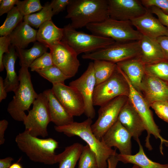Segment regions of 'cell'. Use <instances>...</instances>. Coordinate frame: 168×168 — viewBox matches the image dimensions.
Wrapping results in <instances>:
<instances>
[{
	"instance_id": "1",
	"label": "cell",
	"mask_w": 168,
	"mask_h": 168,
	"mask_svg": "<svg viewBox=\"0 0 168 168\" xmlns=\"http://www.w3.org/2000/svg\"><path fill=\"white\" fill-rule=\"evenodd\" d=\"M67 11L65 18L71 20L70 25L75 29L109 18L108 0H71Z\"/></svg>"
},
{
	"instance_id": "2",
	"label": "cell",
	"mask_w": 168,
	"mask_h": 168,
	"mask_svg": "<svg viewBox=\"0 0 168 168\" xmlns=\"http://www.w3.org/2000/svg\"><path fill=\"white\" fill-rule=\"evenodd\" d=\"M92 123V119L87 118L81 122H73L62 126H55L54 128L57 132L63 133L68 137L77 136L81 138L96 154L97 167L107 168L108 159L117 153L116 150L108 147L102 141L96 138L91 130Z\"/></svg>"
},
{
	"instance_id": "3",
	"label": "cell",
	"mask_w": 168,
	"mask_h": 168,
	"mask_svg": "<svg viewBox=\"0 0 168 168\" xmlns=\"http://www.w3.org/2000/svg\"><path fill=\"white\" fill-rule=\"evenodd\" d=\"M15 140L19 149L31 161L48 165L57 163L55 150L58 142L54 139L34 137L25 130L16 136Z\"/></svg>"
},
{
	"instance_id": "4",
	"label": "cell",
	"mask_w": 168,
	"mask_h": 168,
	"mask_svg": "<svg viewBox=\"0 0 168 168\" xmlns=\"http://www.w3.org/2000/svg\"><path fill=\"white\" fill-rule=\"evenodd\" d=\"M19 85L8 104L7 111L15 120L23 122L31 104L38 96L35 91L28 68L21 66L19 71Z\"/></svg>"
},
{
	"instance_id": "5",
	"label": "cell",
	"mask_w": 168,
	"mask_h": 168,
	"mask_svg": "<svg viewBox=\"0 0 168 168\" xmlns=\"http://www.w3.org/2000/svg\"><path fill=\"white\" fill-rule=\"evenodd\" d=\"M133 26L130 21L109 18L101 22L88 24L86 27L92 34L110 38L116 42L125 43L139 40L142 37Z\"/></svg>"
},
{
	"instance_id": "6",
	"label": "cell",
	"mask_w": 168,
	"mask_h": 168,
	"mask_svg": "<svg viewBox=\"0 0 168 168\" xmlns=\"http://www.w3.org/2000/svg\"><path fill=\"white\" fill-rule=\"evenodd\" d=\"M63 29L62 40L66 42L77 55L95 52L115 42L110 38L77 31L70 24L65 26Z\"/></svg>"
},
{
	"instance_id": "7",
	"label": "cell",
	"mask_w": 168,
	"mask_h": 168,
	"mask_svg": "<svg viewBox=\"0 0 168 168\" xmlns=\"http://www.w3.org/2000/svg\"><path fill=\"white\" fill-rule=\"evenodd\" d=\"M129 86L122 70L117 66L112 75L96 86L93 96L94 106H101L120 96L128 97Z\"/></svg>"
},
{
	"instance_id": "8",
	"label": "cell",
	"mask_w": 168,
	"mask_h": 168,
	"mask_svg": "<svg viewBox=\"0 0 168 168\" xmlns=\"http://www.w3.org/2000/svg\"><path fill=\"white\" fill-rule=\"evenodd\" d=\"M51 122L47 97L43 92L38 95L23 122L25 130L32 136L45 138L48 136L47 126Z\"/></svg>"
},
{
	"instance_id": "9",
	"label": "cell",
	"mask_w": 168,
	"mask_h": 168,
	"mask_svg": "<svg viewBox=\"0 0 168 168\" xmlns=\"http://www.w3.org/2000/svg\"><path fill=\"white\" fill-rule=\"evenodd\" d=\"M141 53L140 40L114 43L95 52L82 55L83 59L100 60L115 63L138 57Z\"/></svg>"
},
{
	"instance_id": "10",
	"label": "cell",
	"mask_w": 168,
	"mask_h": 168,
	"mask_svg": "<svg viewBox=\"0 0 168 168\" xmlns=\"http://www.w3.org/2000/svg\"><path fill=\"white\" fill-rule=\"evenodd\" d=\"M122 72L129 86L128 98L141 117L147 132V135L145 140L146 147L149 150L152 149L149 140L151 135L152 134L156 138H159L160 140V150L162 151L163 143L166 142L168 144V141L164 139L161 135L160 130L154 120L152 113L150 109V105L142 94L133 87L126 75Z\"/></svg>"
},
{
	"instance_id": "11",
	"label": "cell",
	"mask_w": 168,
	"mask_h": 168,
	"mask_svg": "<svg viewBox=\"0 0 168 168\" xmlns=\"http://www.w3.org/2000/svg\"><path fill=\"white\" fill-rule=\"evenodd\" d=\"M128 97L118 96L100 106L98 110V117L92 124V131L96 138L101 139L107 131L118 120L119 112Z\"/></svg>"
},
{
	"instance_id": "12",
	"label": "cell",
	"mask_w": 168,
	"mask_h": 168,
	"mask_svg": "<svg viewBox=\"0 0 168 168\" xmlns=\"http://www.w3.org/2000/svg\"><path fill=\"white\" fill-rule=\"evenodd\" d=\"M49 48L54 65L70 78L74 77L80 66L78 55L75 51L62 40Z\"/></svg>"
},
{
	"instance_id": "13",
	"label": "cell",
	"mask_w": 168,
	"mask_h": 168,
	"mask_svg": "<svg viewBox=\"0 0 168 168\" xmlns=\"http://www.w3.org/2000/svg\"><path fill=\"white\" fill-rule=\"evenodd\" d=\"M69 86L76 89L82 95L84 103V114L91 119L95 116L93 96L96 81L93 62H90L86 70L79 78L70 82Z\"/></svg>"
},
{
	"instance_id": "14",
	"label": "cell",
	"mask_w": 168,
	"mask_h": 168,
	"mask_svg": "<svg viewBox=\"0 0 168 168\" xmlns=\"http://www.w3.org/2000/svg\"><path fill=\"white\" fill-rule=\"evenodd\" d=\"M57 98L71 115L79 116L84 112L83 98L75 88L65 84L53 85L51 89Z\"/></svg>"
},
{
	"instance_id": "15",
	"label": "cell",
	"mask_w": 168,
	"mask_h": 168,
	"mask_svg": "<svg viewBox=\"0 0 168 168\" xmlns=\"http://www.w3.org/2000/svg\"><path fill=\"white\" fill-rule=\"evenodd\" d=\"M148 9L140 0H108L109 18L122 21H130L145 14Z\"/></svg>"
},
{
	"instance_id": "16",
	"label": "cell",
	"mask_w": 168,
	"mask_h": 168,
	"mask_svg": "<svg viewBox=\"0 0 168 168\" xmlns=\"http://www.w3.org/2000/svg\"><path fill=\"white\" fill-rule=\"evenodd\" d=\"M132 136L118 120L105 133L101 140L108 147H115L120 153L129 155L132 153Z\"/></svg>"
},
{
	"instance_id": "17",
	"label": "cell",
	"mask_w": 168,
	"mask_h": 168,
	"mask_svg": "<svg viewBox=\"0 0 168 168\" xmlns=\"http://www.w3.org/2000/svg\"><path fill=\"white\" fill-rule=\"evenodd\" d=\"M141 93L150 105L157 101H168V83L145 73L141 82Z\"/></svg>"
},
{
	"instance_id": "18",
	"label": "cell",
	"mask_w": 168,
	"mask_h": 168,
	"mask_svg": "<svg viewBox=\"0 0 168 168\" xmlns=\"http://www.w3.org/2000/svg\"><path fill=\"white\" fill-rule=\"evenodd\" d=\"M118 120L138 143L140 142L139 137L145 130V126L141 117L128 98L122 108Z\"/></svg>"
},
{
	"instance_id": "19",
	"label": "cell",
	"mask_w": 168,
	"mask_h": 168,
	"mask_svg": "<svg viewBox=\"0 0 168 168\" xmlns=\"http://www.w3.org/2000/svg\"><path fill=\"white\" fill-rule=\"evenodd\" d=\"M130 21L143 35L156 40L160 37L168 35V29L148 9L145 14Z\"/></svg>"
},
{
	"instance_id": "20",
	"label": "cell",
	"mask_w": 168,
	"mask_h": 168,
	"mask_svg": "<svg viewBox=\"0 0 168 168\" xmlns=\"http://www.w3.org/2000/svg\"><path fill=\"white\" fill-rule=\"evenodd\" d=\"M127 76L133 87L141 93L142 81L145 74V64L138 57L116 63Z\"/></svg>"
},
{
	"instance_id": "21",
	"label": "cell",
	"mask_w": 168,
	"mask_h": 168,
	"mask_svg": "<svg viewBox=\"0 0 168 168\" xmlns=\"http://www.w3.org/2000/svg\"><path fill=\"white\" fill-rule=\"evenodd\" d=\"M43 92L47 98L51 122L57 126L69 124L74 121L73 117L65 110L53 94L51 89Z\"/></svg>"
},
{
	"instance_id": "22",
	"label": "cell",
	"mask_w": 168,
	"mask_h": 168,
	"mask_svg": "<svg viewBox=\"0 0 168 168\" xmlns=\"http://www.w3.org/2000/svg\"><path fill=\"white\" fill-rule=\"evenodd\" d=\"M15 47L11 45L9 51L3 55L2 59L3 65L6 71V76L3 80V83L7 92H14L19 84L18 76L15 70V65L18 57Z\"/></svg>"
},
{
	"instance_id": "23",
	"label": "cell",
	"mask_w": 168,
	"mask_h": 168,
	"mask_svg": "<svg viewBox=\"0 0 168 168\" xmlns=\"http://www.w3.org/2000/svg\"><path fill=\"white\" fill-rule=\"evenodd\" d=\"M140 41L141 53L138 58L144 64L152 63L166 59L156 39L142 35Z\"/></svg>"
},
{
	"instance_id": "24",
	"label": "cell",
	"mask_w": 168,
	"mask_h": 168,
	"mask_svg": "<svg viewBox=\"0 0 168 168\" xmlns=\"http://www.w3.org/2000/svg\"><path fill=\"white\" fill-rule=\"evenodd\" d=\"M37 30L25 21L21 23L8 36L11 45L24 49L31 42L37 41Z\"/></svg>"
},
{
	"instance_id": "25",
	"label": "cell",
	"mask_w": 168,
	"mask_h": 168,
	"mask_svg": "<svg viewBox=\"0 0 168 168\" xmlns=\"http://www.w3.org/2000/svg\"><path fill=\"white\" fill-rule=\"evenodd\" d=\"M63 35V28H58L52 20L48 21L43 23L39 28L36 40L49 48L62 41Z\"/></svg>"
},
{
	"instance_id": "26",
	"label": "cell",
	"mask_w": 168,
	"mask_h": 168,
	"mask_svg": "<svg viewBox=\"0 0 168 168\" xmlns=\"http://www.w3.org/2000/svg\"><path fill=\"white\" fill-rule=\"evenodd\" d=\"M138 144L139 150L135 155L117 154V156L119 161L124 164L129 163L135 164L141 168H168V163L161 164L149 159L146 155L140 142Z\"/></svg>"
},
{
	"instance_id": "27",
	"label": "cell",
	"mask_w": 168,
	"mask_h": 168,
	"mask_svg": "<svg viewBox=\"0 0 168 168\" xmlns=\"http://www.w3.org/2000/svg\"><path fill=\"white\" fill-rule=\"evenodd\" d=\"M83 146L77 142L66 147L64 151L56 155L58 168H75L79 160Z\"/></svg>"
},
{
	"instance_id": "28",
	"label": "cell",
	"mask_w": 168,
	"mask_h": 168,
	"mask_svg": "<svg viewBox=\"0 0 168 168\" xmlns=\"http://www.w3.org/2000/svg\"><path fill=\"white\" fill-rule=\"evenodd\" d=\"M48 48L38 41L35 42L32 47L28 49L16 48L20 66L29 68L35 59L47 52Z\"/></svg>"
},
{
	"instance_id": "29",
	"label": "cell",
	"mask_w": 168,
	"mask_h": 168,
	"mask_svg": "<svg viewBox=\"0 0 168 168\" xmlns=\"http://www.w3.org/2000/svg\"><path fill=\"white\" fill-rule=\"evenodd\" d=\"M93 66L96 86L112 75L116 68L117 64L107 61L96 60L94 61Z\"/></svg>"
},
{
	"instance_id": "30",
	"label": "cell",
	"mask_w": 168,
	"mask_h": 168,
	"mask_svg": "<svg viewBox=\"0 0 168 168\" xmlns=\"http://www.w3.org/2000/svg\"><path fill=\"white\" fill-rule=\"evenodd\" d=\"M53 16L50 2H47L39 12L24 16L23 20L31 26L38 28L44 22L52 20Z\"/></svg>"
},
{
	"instance_id": "31",
	"label": "cell",
	"mask_w": 168,
	"mask_h": 168,
	"mask_svg": "<svg viewBox=\"0 0 168 168\" xmlns=\"http://www.w3.org/2000/svg\"><path fill=\"white\" fill-rule=\"evenodd\" d=\"M23 17L16 6L14 7L7 13L5 21L0 27V36H5L9 35L22 22Z\"/></svg>"
},
{
	"instance_id": "32",
	"label": "cell",
	"mask_w": 168,
	"mask_h": 168,
	"mask_svg": "<svg viewBox=\"0 0 168 168\" xmlns=\"http://www.w3.org/2000/svg\"><path fill=\"white\" fill-rule=\"evenodd\" d=\"M145 73L168 83V60L164 59L145 65Z\"/></svg>"
},
{
	"instance_id": "33",
	"label": "cell",
	"mask_w": 168,
	"mask_h": 168,
	"mask_svg": "<svg viewBox=\"0 0 168 168\" xmlns=\"http://www.w3.org/2000/svg\"><path fill=\"white\" fill-rule=\"evenodd\" d=\"M37 72L53 85L64 84L66 80L70 78L54 65L47 69L38 71Z\"/></svg>"
},
{
	"instance_id": "34",
	"label": "cell",
	"mask_w": 168,
	"mask_h": 168,
	"mask_svg": "<svg viewBox=\"0 0 168 168\" xmlns=\"http://www.w3.org/2000/svg\"><path fill=\"white\" fill-rule=\"evenodd\" d=\"M79 160L78 168H94L97 167L96 154L87 144L83 146Z\"/></svg>"
},
{
	"instance_id": "35",
	"label": "cell",
	"mask_w": 168,
	"mask_h": 168,
	"mask_svg": "<svg viewBox=\"0 0 168 168\" xmlns=\"http://www.w3.org/2000/svg\"><path fill=\"white\" fill-rule=\"evenodd\" d=\"M16 6L23 16H27L42 10L44 7L39 0H18Z\"/></svg>"
},
{
	"instance_id": "36",
	"label": "cell",
	"mask_w": 168,
	"mask_h": 168,
	"mask_svg": "<svg viewBox=\"0 0 168 168\" xmlns=\"http://www.w3.org/2000/svg\"><path fill=\"white\" fill-rule=\"evenodd\" d=\"M50 53L46 52L35 59L30 65V70L36 72L48 68L54 65Z\"/></svg>"
},
{
	"instance_id": "37",
	"label": "cell",
	"mask_w": 168,
	"mask_h": 168,
	"mask_svg": "<svg viewBox=\"0 0 168 168\" xmlns=\"http://www.w3.org/2000/svg\"><path fill=\"white\" fill-rule=\"evenodd\" d=\"M161 119L168 123V101H157L150 105Z\"/></svg>"
},
{
	"instance_id": "38",
	"label": "cell",
	"mask_w": 168,
	"mask_h": 168,
	"mask_svg": "<svg viewBox=\"0 0 168 168\" xmlns=\"http://www.w3.org/2000/svg\"><path fill=\"white\" fill-rule=\"evenodd\" d=\"M140 1L147 8L156 7L168 15V0H141Z\"/></svg>"
},
{
	"instance_id": "39",
	"label": "cell",
	"mask_w": 168,
	"mask_h": 168,
	"mask_svg": "<svg viewBox=\"0 0 168 168\" xmlns=\"http://www.w3.org/2000/svg\"><path fill=\"white\" fill-rule=\"evenodd\" d=\"M11 45L10 39L8 36L0 37V71H2L4 67L2 63V59L4 53L9 51V46Z\"/></svg>"
},
{
	"instance_id": "40",
	"label": "cell",
	"mask_w": 168,
	"mask_h": 168,
	"mask_svg": "<svg viewBox=\"0 0 168 168\" xmlns=\"http://www.w3.org/2000/svg\"><path fill=\"white\" fill-rule=\"evenodd\" d=\"M71 0H53L50 2L54 15L64 10Z\"/></svg>"
},
{
	"instance_id": "41",
	"label": "cell",
	"mask_w": 168,
	"mask_h": 168,
	"mask_svg": "<svg viewBox=\"0 0 168 168\" xmlns=\"http://www.w3.org/2000/svg\"><path fill=\"white\" fill-rule=\"evenodd\" d=\"M153 14H155L164 26L168 29V15L164 13L161 9L156 7L147 8Z\"/></svg>"
},
{
	"instance_id": "42",
	"label": "cell",
	"mask_w": 168,
	"mask_h": 168,
	"mask_svg": "<svg viewBox=\"0 0 168 168\" xmlns=\"http://www.w3.org/2000/svg\"><path fill=\"white\" fill-rule=\"evenodd\" d=\"M18 0H0V16L9 12L16 4Z\"/></svg>"
},
{
	"instance_id": "43",
	"label": "cell",
	"mask_w": 168,
	"mask_h": 168,
	"mask_svg": "<svg viewBox=\"0 0 168 168\" xmlns=\"http://www.w3.org/2000/svg\"><path fill=\"white\" fill-rule=\"evenodd\" d=\"M156 40L162 49L165 58L168 60V35L160 37Z\"/></svg>"
},
{
	"instance_id": "44",
	"label": "cell",
	"mask_w": 168,
	"mask_h": 168,
	"mask_svg": "<svg viewBox=\"0 0 168 168\" xmlns=\"http://www.w3.org/2000/svg\"><path fill=\"white\" fill-rule=\"evenodd\" d=\"M8 122V121L3 119L0 121V145H1L4 143L5 139L4 138V133L5 130L7 129Z\"/></svg>"
},
{
	"instance_id": "45",
	"label": "cell",
	"mask_w": 168,
	"mask_h": 168,
	"mask_svg": "<svg viewBox=\"0 0 168 168\" xmlns=\"http://www.w3.org/2000/svg\"><path fill=\"white\" fill-rule=\"evenodd\" d=\"M14 159L11 157H7L0 159V168H9Z\"/></svg>"
},
{
	"instance_id": "46",
	"label": "cell",
	"mask_w": 168,
	"mask_h": 168,
	"mask_svg": "<svg viewBox=\"0 0 168 168\" xmlns=\"http://www.w3.org/2000/svg\"><path fill=\"white\" fill-rule=\"evenodd\" d=\"M7 93L3 83L2 77H0V102L7 97Z\"/></svg>"
},
{
	"instance_id": "47",
	"label": "cell",
	"mask_w": 168,
	"mask_h": 168,
	"mask_svg": "<svg viewBox=\"0 0 168 168\" xmlns=\"http://www.w3.org/2000/svg\"><path fill=\"white\" fill-rule=\"evenodd\" d=\"M117 155L112 156L108 159L107 160V168H116L117 164L119 161L117 156Z\"/></svg>"
},
{
	"instance_id": "48",
	"label": "cell",
	"mask_w": 168,
	"mask_h": 168,
	"mask_svg": "<svg viewBox=\"0 0 168 168\" xmlns=\"http://www.w3.org/2000/svg\"><path fill=\"white\" fill-rule=\"evenodd\" d=\"M9 168H22L21 165L17 163L11 165Z\"/></svg>"
},
{
	"instance_id": "49",
	"label": "cell",
	"mask_w": 168,
	"mask_h": 168,
	"mask_svg": "<svg viewBox=\"0 0 168 168\" xmlns=\"http://www.w3.org/2000/svg\"><path fill=\"white\" fill-rule=\"evenodd\" d=\"M131 168H141L137 165L133 164V166Z\"/></svg>"
},
{
	"instance_id": "50",
	"label": "cell",
	"mask_w": 168,
	"mask_h": 168,
	"mask_svg": "<svg viewBox=\"0 0 168 168\" xmlns=\"http://www.w3.org/2000/svg\"><path fill=\"white\" fill-rule=\"evenodd\" d=\"M94 168H98V167H96Z\"/></svg>"
}]
</instances>
